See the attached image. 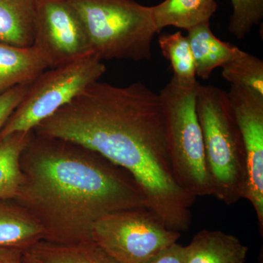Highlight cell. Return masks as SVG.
<instances>
[{
    "label": "cell",
    "mask_w": 263,
    "mask_h": 263,
    "mask_svg": "<svg viewBox=\"0 0 263 263\" xmlns=\"http://www.w3.org/2000/svg\"><path fill=\"white\" fill-rule=\"evenodd\" d=\"M33 131L84 147L127 171L147 209L168 229H190L196 198L176 182L162 100L146 84L97 81Z\"/></svg>",
    "instance_id": "cell-1"
},
{
    "label": "cell",
    "mask_w": 263,
    "mask_h": 263,
    "mask_svg": "<svg viewBox=\"0 0 263 263\" xmlns=\"http://www.w3.org/2000/svg\"><path fill=\"white\" fill-rule=\"evenodd\" d=\"M24 179L13 201L39 221L44 240H92L95 222L106 214L147 208L134 179L92 151L33 132L21 158Z\"/></svg>",
    "instance_id": "cell-2"
},
{
    "label": "cell",
    "mask_w": 263,
    "mask_h": 263,
    "mask_svg": "<svg viewBox=\"0 0 263 263\" xmlns=\"http://www.w3.org/2000/svg\"><path fill=\"white\" fill-rule=\"evenodd\" d=\"M195 107L201 129L212 196L230 205L243 198L246 156L228 92L200 84Z\"/></svg>",
    "instance_id": "cell-3"
},
{
    "label": "cell",
    "mask_w": 263,
    "mask_h": 263,
    "mask_svg": "<svg viewBox=\"0 0 263 263\" xmlns=\"http://www.w3.org/2000/svg\"><path fill=\"white\" fill-rule=\"evenodd\" d=\"M79 15L91 53L102 61L152 57L157 34L152 7L136 0H67Z\"/></svg>",
    "instance_id": "cell-4"
},
{
    "label": "cell",
    "mask_w": 263,
    "mask_h": 263,
    "mask_svg": "<svg viewBox=\"0 0 263 263\" xmlns=\"http://www.w3.org/2000/svg\"><path fill=\"white\" fill-rule=\"evenodd\" d=\"M200 83L183 85L174 77L160 94L167 127L170 158L176 182L189 195L211 196L212 186L195 107Z\"/></svg>",
    "instance_id": "cell-5"
},
{
    "label": "cell",
    "mask_w": 263,
    "mask_h": 263,
    "mask_svg": "<svg viewBox=\"0 0 263 263\" xmlns=\"http://www.w3.org/2000/svg\"><path fill=\"white\" fill-rule=\"evenodd\" d=\"M105 71L103 61L93 53L45 70L29 85L23 100L0 132V141L13 133L34 130L99 81Z\"/></svg>",
    "instance_id": "cell-6"
},
{
    "label": "cell",
    "mask_w": 263,
    "mask_h": 263,
    "mask_svg": "<svg viewBox=\"0 0 263 263\" xmlns=\"http://www.w3.org/2000/svg\"><path fill=\"white\" fill-rule=\"evenodd\" d=\"M181 233L168 229L147 208L110 213L95 223L91 237L121 263H143L176 243Z\"/></svg>",
    "instance_id": "cell-7"
},
{
    "label": "cell",
    "mask_w": 263,
    "mask_h": 263,
    "mask_svg": "<svg viewBox=\"0 0 263 263\" xmlns=\"http://www.w3.org/2000/svg\"><path fill=\"white\" fill-rule=\"evenodd\" d=\"M32 46L48 68L92 53L84 25L67 0H38Z\"/></svg>",
    "instance_id": "cell-8"
},
{
    "label": "cell",
    "mask_w": 263,
    "mask_h": 263,
    "mask_svg": "<svg viewBox=\"0 0 263 263\" xmlns=\"http://www.w3.org/2000/svg\"><path fill=\"white\" fill-rule=\"evenodd\" d=\"M228 95L245 146L247 179L243 198L253 206L262 235L263 95L231 85Z\"/></svg>",
    "instance_id": "cell-9"
},
{
    "label": "cell",
    "mask_w": 263,
    "mask_h": 263,
    "mask_svg": "<svg viewBox=\"0 0 263 263\" xmlns=\"http://www.w3.org/2000/svg\"><path fill=\"white\" fill-rule=\"evenodd\" d=\"M248 252L235 235L204 230L184 247L185 263H245Z\"/></svg>",
    "instance_id": "cell-10"
},
{
    "label": "cell",
    "mask_w": 263,
    "mask_h": 263,
    "mask_svg": "<svg viewBox=\"0 0 263 263\" xmlns=\"http://www.w3.org/2000/svg\"><path fill=\"white\" fill-rule=\"evenodd\" d=\"M47 69V64L34 46L16 47L0 42V94L31 84Z\"/></svg>",
    "instance_id": "cell-11"
},
{
    "label": "cell",
    "mask_w": 263,
    "mask_h": 263,
    "mask_svg": "<svg viewBox=\"0 0 263 263\" xmlns=\"http://www.w3.org/2000/svg\"><path fill=\"white\" fill-rule=\"evenodd\" d=\"M187 37L196 76L202 79L210 78L214 70L236 56L240 49L234 45L223 42L216 37L209 22L200 24L187 31Z\"/></svg>",
    "instance_id": "cell-12"
},
{
    "label": "cell",
    "mask_w": 263,
    "mask_h": 263,
    "mask_svg": "<svg viewBox=\"0 0 263 263\" xmlns=\"http://www.w3.org/2000/svg\"><path fill=\"white\" fill-rule=\"evenodd\" d=\"M44 240L39 221L12 200L0 201V247L27 250Z\"/></svg>",
    "instance_id": "cell-13"
},
{
    "label": "cell",
    "mask_w": 263,
    "mask_h": 263,
    "mask_svg": "<svg viewBox=\"0 0 263 263\" xmlns=\"http://www.w3.org/2000/svg\"><path fill=\"white\" fill-rule=\"evenodd\" d=\"M37 4L38 0H0V42L32 46Z\"/></svg>",
    "instance_id": "cell-14"
},
{
    "label": "cell",
    "mask_w": 263,
    "mask_h": 263,
    "mask_svg": "<svg viewBox=\"0 0 263 263\" xmlns=\"http://www.w3.org/2000/svg\"><path fill=\"white\" fill-rule=\"evenodd\" d=\"M218 8L216 0H164L152 7L157 32L167 27L189 29L209 22Z\"/></svg>",
    "instance_id": "cell-15"
},
{
    "label": "cell",
    "mask_w": 263,
    "mask_h": 263,
    "mask_svg": "<svg viewBox=\"0 0 263 263\" xmlns=\"http://www.w3.org/2000/svg\"><path fill=\"white\" fill-rule=\"evenodd\" d=\"M24 253L36 263H121L93 240L68 245L43 240Z\"/></svg>",
    "instance_id": "cell-16"
},
{
    "label": "cell",
    "mask_w": 263,
    "mask_h": 263,
    "mask_svg": "<svg viewBox=\"0 0 263 263\" xmlns=\"http://www.w3.org/2000/svg\"><path fill=\"white\" fill-rule=\"evenodd\" d=\"M33 131L15 133L0 141V200H15L24 183L21 158Z\"/></svg>",
    "instance_id": "cell-17"
},
{
    "label": "cell",
    "mask_w": 263,
    "mask_h": 263,
    "mask_svg": "<svg viewBox=\"0 0 263 263\" xmlns=\"http://www.w3.org/2000/svg\"><path fill=\"white\" fill-rule=\"evenodd\" d=\"M158 43L162 55L174 71L173 77L183 85L196 83L195 63L187 37L179 31L164 33L159 36Z\"/></svg>",
    "instance_id": "cell-18"
},
{
    "label": "cell",
    "mask_w": 263,
    "mask_h": 263,
    "mask_svg": "<svg viewBox=\"0 0 263 263\" xmlns=\"http://www.w3.org/2000/svg\"><path fill=\"white\" fill-rule=\"evenodd\" d=\"M221 68L222 77L230 84L248 88L263 95V62L261 59L240 50Z\"/></svg>",
    "instance_id": "cell-19"
},
{
    "label": "cell",
    "mask_w": 263,
    "mask_h": 263,
    "mask_svg": "<svg viewBox=\"0 0 263 263\" xmlns=\"http://www.w3.org/2000/svg\"><path fill=\"white\" fill-rule=\"evenodd\" d=\"M233 13L228 30L237 39L242 40L260 23L263 17V0H230Z\"/></svg>",
    "instance_id": "cell-20"
},
{
    "label": "cell",
    "mask_w": 263,
    "mask_h": 263,
    "mask_svg": "<svg viewBox=\"0 0 263 263\" xmlns=\"http://www.w3.org/2000/svg\"><path fill=\"white\" fill-rule=\"evenodd\" d=\"M30 84L21 85L0 94V132L23 100Z\"/></svg>",
    "instance_id": "cell-21"
},
{
    "label": "cell",
    "mask_w": 263,
    "mask_h": 263,
    "mask_svg": "<svg viewBox=\"0 0 263 263\" xmlns=\"http://www.w3.org/2000/svg\"><path fill=\"white\" fill-rule=\"evenodd\" d=\"M143 263H185L184 247L176 242L162 249Z\"/></svg>",
    "instance_id": "cell-22"
},
{
    "label": "cell",
    "mask_w": 263,
    "mask_h": 263,
    "mask_svg": "<svg viewBox=\"0 0 263 263\" xmlns=\"http://www.w3.org/2000/svg\"><path fill=\"white\" fill-rule=\"evenodd\" d=\"M24 252L22 249L0 247V263H22Z\"/></svg>",
    "instance_id": "cell-23"
},
{
    "label": "cell",
    "mask_w": 263,
    "mask_h": 263,
    "mask_svg": "<svg viewBox=\"0 0 263 263\" xmlns=\"http://www.w3.org/2000/svg\"><path fill=\"white\" fill-rule=\"evenodd\" d=\"M22 263H36L27 254L24 253L23 259H22Z\"/></svg>",
    "instance_id": "cell-24"
},
{
    "label": "cell",
    "mask_w": 263,
    "mask_h": 263,
    "mask_svg": "<svg viewBox=\"0 0 263 263\" xmlns=\"http://www.w3.org/2000/svg\"><path fill=\"white\" fill-rule=\"evenodd\" d=\"M0 201H1V200H0Z\"/></svg>",
    "instance_id": "cell-25"
}]
</instances>
